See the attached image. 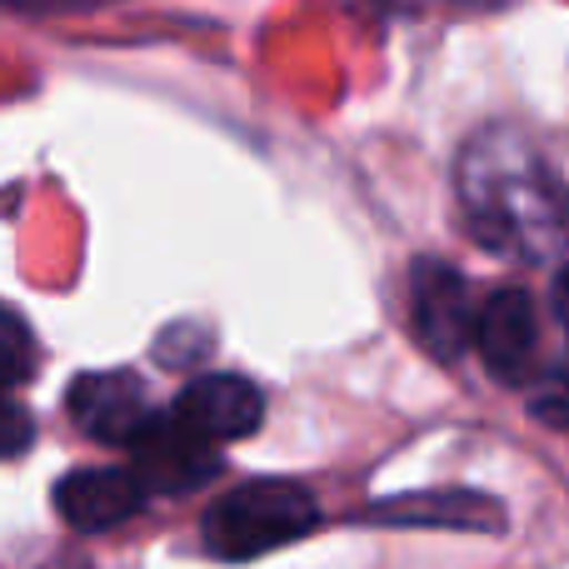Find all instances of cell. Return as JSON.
Wrapping results in <instances>:
<instances>
[{
	"instance_id": "1",
	"label": "cell",
	"mask_w": 569,
	"mask_h": 569,
	"mask_svg": "<svg viewBox=\"0 0 569 569\" xmlns=\"http://www.w3.org/2000/svg\"><path fill=\"white\" fill-rule=\"evenodd\" d=\"M455 196L470 236L505 260H550L569 240V190L515 126H485L455 166Z\"/></svg>"
},
{
	"instance_id": "2",
	"label": "cell",
	"mask_w": 569,
	"mask_h": 569,
	"mask_svg": "<svg viewBox=\"0 0 569 569\" xmlns=\"http://www.w3.org/2000/svg\"><path fill=\"white\" fill-rule=\"evenodd\" d=\"M320 505L295 480H246L226 490L200 520V540L216 560H260L315 530Z\"/></svg>"
},
{
	"instance_id": "3",
	"label": "cell",
	"mask_w": 569,
	"mask_h": 569,
	"mask_svg": "<svg viewBox=\"0 0 569 569\" xmlns=\"http://www.w3.org/2000/svg\"><path fill=\"white\" fill-rule=\"evenodd\" d=\"M66 415L76 420L80 435L116 450H136L150 430L160 425V410L150 405V390L130 370H90L76 375L66 390Z\"/></svg>"
},
{
	"instance_id": "4",
	"label": "cell",
	"mask_w": 569,
	"mask_h": 569,
	"mask_svg": "<svg viewBox=\"0 0 569 569\" xmlns=\"http://www.w3.org/2000/svg\"><path fill=\"white\" fill-rule=\"evenodd\" d=\"M410 325L435 360H460L475 345V290L445 260H415L410 266Z\"/></svg>"
},
{
	"instance_id": "5",
	"label": "cell",
	"mask_w": 569,
	"mask_h": 569,
	"mask_svg": "<svg viewBox=\"0 0 569 569\" xmlns=\"http://www.w3.org/2000/svg\"><path fill=\"white\" fill-rule=\"evenodd\" d=\"M170 420L186 425V430L200 435L206 445H230V440H246V435L260 430V420H266V395H260V385L246 380V375H230V370L196 375V380L176 395Z\"/></svg>"
},
{
	"instance_id": "6",
	"label": "cell",
	"mask_w": 569,
	"mask_h": 569,
	"mask_svg": "<svg viewBox=\"0 0 569 569\" xmlns=\"http://www.w3.org/2000/svg\"><path fill=\"white\" fill-rule=\"evenodd\" d=\"M146 485L130 465H90V470H70L56 485V515L76 535H106L116 525L136 520L146 510Z\"/></svg>"
},
{
	"instance_id": "7",
	"label": "cell",
	"mask_w": 569,
	"mask_h": 569,
	"mask_svg": "<svg viewBox=\"0 0 569 569\" xmlns=\"http://www.w3.org/2000/svg\"><path fill=\"white\" fill-rule=\"evenodd\" d=\"M475 350L485 370L505 385H520L535 375V350H540V315L520 284H505L475 315Z\"/></svg>"
},
{
	"instance_id": "8",
	"label": "cell",
	"mask_w": 569,
	"mask_h": 569,
	"mask_svg": "<svg viewBox=\"0 0 569 569\" xmlns=\"http://www.w3.org/2000/svg\"><path fill=\"white\" fill-rule=\"evenodd\" d=\"M146 495H166V500H186L206 480H216L220 460L216 445H206L200 435H190L186 425H176L170 415H160V425L136 445V465Z\"/></svg>"
},
{
	"instance_id": "9",
	"label": "cell",
	"mask_w": 569,
	"mask_h": 569,
	"mask_svg": "<svg viewBox=\"0 0 569 569\" xmlns=\"http://www.w3.org/2000/svg\"><path fill=\"white\" fill-rule=\"evenodd\" d=\"M370 520L380 525H450V530L470 535H500L505 510L500 500L480 490H425V495H395V500L375 505Z\"/></svg>"
},
{
	"instance_id": "10",
	"label": "cell",
	"mask_w": 569,
	"mask_h": 569,
	"mask_svg": "<svg viewBox=\"0 0 569 569\" xmlns=\"http://www.w3.org/2000/svg\"><path fill=\"white\" fill-rule=\"evenodd\" d=\"M36 360H40V350H36V335H30L26 315L0 300V390L26 385L36 375Z\"/></svg>"
},
{
	"instance_id": "11",
	"label": "cell",
	"mask_w": 569,
	"mask_h": 569,
	"mask_svg": "<svg viewBox=\"0 0 569 569\" xmlns=\"http://www.w3.org/2000/svg\"><path fill=\"white\" fill-rule=\"evenodd\" d=\"M530 410L540 415V420L550 425V430L569 435V360H565V365H555V370L545 375L540 385H535Z\"/></svg>"
},
{
	"instance_id": "12",
	"label": "cell",
	"mask_w": 569,
	"mask_h": 569,
	"mask_svg": "<svg viewBox=\"0 0 569 569\" xmlns=\"http://www.w3.org/2000/svg\"><path fill=\"white\" fill-rule=\"evenodd\" d=\"M30 445H36V420L26 405L0 390V460H20Z\"/></svg>"
},
{
	"instance_id": "13",
	"label": "cell",
	"mask_w": 569,
	"mask_h": 569,
	"mask_svg": "<svg viewBox=\"0 0 569 569\" xmlns=\"http://www.w3.org/2000/svg\"><path fill=\"white\" fill-rule=\"evenodd\" d=\"M555 315H560V320L569 325V266L560 270V276H555Z\"/></svg>"
}]
</instances>
